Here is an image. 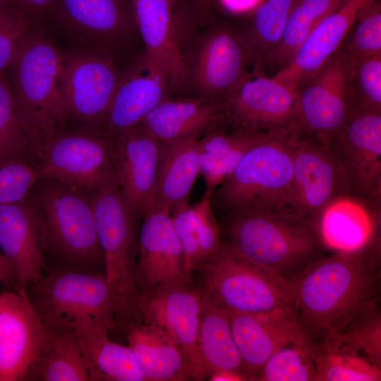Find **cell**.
Returning <instances> with one entry per match:
<instances>
[{
    "instance_id": "cell-8",
    "label": "cell",
    "mask_w": 381,
    "mask_h": 381,
    "mask_svg": "<svg viewBox=\"0 0 381 381\" xmlns=\"http://www.w3.org/2000/svg\"><path fill=\"white\" fill-rule=\"evenodd\" d=\"M35 166L40 178L94 196L119 184L116 139L102 129H64L37 152Z\"/></svg>"
},
{
    "instance_id": "cell-18",
    "label": "cell",
    "mask_w": 381,
    "mask_h": 381,
    "mask_svg": "<svg viewBox=\"0 0 381 381\" xmlns=\"http://www.w3.org/2000/svg\"><path fill=\"white\" fill-rule=\"evenodd\" d=\"M50 329L26 291L0 294V381L25 380Z\"/></svg>"
},
{
    "instance_id": "cell-30",
    "label": "cell",
    "mask_w": 381,
    "mask_h": 381,
    "mask_svg": "<svg viewBox=\"0 0 381 381\" xmlns=\"http://www.w3.org/2000/svg\"><path fill=\"white\" fill-rule=\"evenodd\" d=\"M267 131L234 129L225 123L207 131L198 140L200 174L204 178V195L214 190L234 171L245 154Z\"/></svg>"
},
{
    "instance_id": "cell-4",
    "label": "cell",
    "mask_w": 381,
    "mask_h": 381,
    "mask_svg": "<svg viewBox=\"0 0 381 381\" xmlns=\"http://www.w3.org/2000/svg\"><path fill=\"white\" fill-rule=\"evenodd\" d=\"M30 286L28 296L50 329L108 333L121 318L115 292L97 270L56 267Z\"/></svg>"
},
{
    "instance_id": "cell-44",
    "label": "cell",
    "mask_w": 381,
    "mask_h": 381,
    "mask_svg": "<svg viewBox=\"0 0 381 381\" xmlns=\"http://www.w3.org/2000/svg\"><path fill=\"white\" fill-rule=\"evenodd\" d=\"M381 367V314L378 308L352 323L338 335Z\"/></svg>"
},
{
    "instance_id": "cell-46",
    "label": "cell",
    "mask_w": 381,
    "mask_h": 381,
    "mask_svg": "<svg viewBox=\"0 0 381 381\" xmlns=\"http://www.w3.org/2000/svg\"><path fill=\"white\" fill-rule=\"evenodd\" d=\"M212 381H244L246 380L245 376L240 373L232 371H219L211 374L208 377Z\"/></svg>"
},
{
    "instance_id": "cell-27",
    "label": "cell",
    "mask_w": 381,
    "mask_h": 381,
    "mask_svg": "<svg viewBox=\"0 0 381 381\" xmlns=\"http://www.w3.org/2000/svg\"><path fill=\"white\" fill-rule=\"evenodd\" d=\"M146 59L169 80V96L180 97L183 75L174 35V4L169 0H131Z\"/></svg>"
},
{
    "instance_id": "cell-22",
    "label": "cell",
    "mask_w": 381,
    "mask_h": 381,
    "mask_svg": "<svg viewBox=\"0 0 381 381\" xmlns=\"http://www.w3.org/2000/svg\"><path fill=\"white\" fill-rule=\"evenodd\" d=\"M116 139L119 190L126 207L140 220L155 197L160 141L140 123Z\"/></svg>"
},
{
    "instance_id": "cell-16",
    "label": "cell",
    "mask_w": 381,
    "mask_h": 381,
    "mask_svg": "<svg viewBox=\"0 0 381 381\" xmlns=\"http://www.w3.org/2000/svg\"><path fill=\"white\" fill-rule=\"evenodd\" d=\"M296 92L261 72H251L229 94L223 109L225 123L246 131H270L290 128Z\"/></svg>"
},
{
    "instance_id": "cell-6",
    "label": "cell",
    "mask_w": 381,
    "mask_h": 381,
    "mask_svg": "<svg viewBox=\"0 0 381 381\" xmlns=\"http://www.w3.org/2000/svg\"><path fill=\"white\" fill-rule=\"evenodd\" d=\"M64 59L51 40L34 32L10 66L9 84L35 159L47 141L65 129L68 118L60 85Z\"/></svg>"
},
{
    "instance_id": "cell-7",
    "label": "cell",
    "mask_w": 381,
    "mask_h": 381,
    "mask_svg": "<svg viewBox=\"0 0 381 381\" xmlns=\"http://www.w3.org/2000/svg\"><path fill=\"white\" fill-rule=\"evenodd\" d=\"M93 197L43 178L28 194L42 223L46 253L54 256L59 267L94 271L104 266Z\"/></svg>"
},
{
    "instance_id": "cell-37",
    "label": "cell",
    "mask_w": 381,
    "mask_h": 381,
    "mask_svg": "<svg viewBox=\"0 0 381 381\" xmlns=\"http://www.w3.org/2000/svg\"><path fill=\"white\" fill-rule=\"evenodd\" d=\"M314 343L306 334L277 349L257 373L258 381H315Z\"/></svg>"
},
{
    "instance_id": "cell-20",
    "label": "cell",
    "mask_w": 381,
    "mask_h": 381,
    "mask_svg": "<svg viewBox=\"0 0 381 381\" xmlns=\"http://www.w3.org/2000/svg\"><path fill=\"white\" fill-rule=\"evenodd\" d=\"M292 159L290 210L294 214L315 222L321 210L340 195L335 159L327 145L300 135L294 131Z\"/></svg>"
},
{
    "instance_id": "cell-13",
    "label": "cell",
    "mask_w": 381,
    "mask_h": 381,
    "mask_svg": "<svg viewBox=\"0 0 381 381\" xmlns=\"http://www.w3.org/2000/svg\"><path fill=\"white\" fill-rule=\"evenodd\" d=\"M116 59L101 50L65 58L60 85L68 118L106 130L109 108L126 74Z\"/></svg>"
},
{
    "instance_id": "cell-21",
    "label": "cell",
    "mask_w": 381,
    "mask_h": 381,
    "mask_svg": "<svg viewBox=\"0 0 381 381\" xmlns=\"http://www.w3.org/2000/svg\"><path fill=\"white\" fill-rule=\"evenodd\" d=\"M229 313L246 380H254L277 349L305 334L292 303L260 313Z\"/></svg>"
},
{
    "instance_id": "cell-48",
    "label": "cell",
    "mask_w": 381,
    "mask_h": 381,
    "mask_svg": "<svg viewBox=\"0 0 381 381\" xmlns=\"http://www.w3.org/2000/svg\"><path fill=\"white\" fill-rule=\"evenodd\" d=\"M198 5L210 6L212 0H194Z\"/></svg>"
},
{
    "instance_id": "cell-50",
    "label": "cell",
    "mask_w": 381,
    "mask_h": 381,
    "mask_svg": "<svg viewBox=\"0 0 381 381\" xmlns=\"http://www.w3.org/2000/svg\"><path fill=\"white\" fill-rule=\"evenodd\" d=\"M3 6H4V4H3V1H2V0H0V10L3 7Z\"/></svg>"
},
{
    "instance_id": "cell-28",
    "label": "cell",
    "mask_w": 381,
    "mask_h": 381,
    "mask_svg": "<svg viewBox=\"0 0 381 381\" xmlns=\"http://www.w3.org/2000/svg\"><path fill=\"white\" fill-rule=\"evenodd\" d=\"M129 327L128 346L145 381L198 380L190 363L162 329L144 322Z\"/></svg>"
},
{
    "instance_id": "cell-31",
    "label": "cell",
    "mask_w": 381,
    "mask_h": 381,
    "mask_svg": "<svg viewBox=\"0 0 381 381\" xmlns=\"http://www.w3.org/2000/svg\"><path fill=\"white\" fill-rule=\"evenodd\" d=\"M171 222L181 246L186 268L191 274L200 270L223 243L210 198L203 195L197 203L174 213Z\"/></svg>"
},
{
    "instance_id": "cell-5",
    "label": "cell",
    "mask_w": 381,
    "mask_h": 381,
    "mask_svg": "<svg viewBox=\"0 0 381 381\" xmlns=\"http://www.w3.org/2000/svg\"><path fill=\"white\" fill-rule=\"evenodd\" d=\"M293 134L291 128L267 131L214 190L212 208L224 214L248 210L291 212Z\"/></svg>"
},
{
    "instance_id": "cell-23",
    "label": "cell",
    "mask_w": 381,
    "mask_h": 381,
    "mask_svg": "<svg viewBox=\"0 0 381 381\" xmlns=\"http://www.w3.org/2000/svg\"><path fill=\"white\" fill-rule=\"evenodd\" d=\"M169 96L167 75L144 54L121 82L109 108L106 130L115 138L140 123Z\"/></svg>"
},
{
    "instance_id": "cell-24",
    "label": "cell",
    "mask_w": 381,
    "mask_h": 381,
    "mask_svg": "<svg viewBox=\"0 0 381 381\" xmlns=\"http://www.w3.org/2000/svg\"><path fill=\"white\" fill-rule=\"evenodd\" d=\"M372 1L344 0L319 23L273 78L294 90L339 49L360 13Z\"/></svg>"
},
{
    "instance_id": "cell-9",
    "label": "cell",
    "mask_w": 381,
    "mask_h": 381,
    "mask_svg": "<svg viewBox=\"0 0 381 381\" xmlns=\"http://www.w3.org/2000/svg\"><path fill=\"white\" fill-rule=\"evenodd\" d=\"M201 291L229 312L260 313L292 303V286L223 242L200 269Z\"/></svg>"
},
{
    "instance_id": "cell-25",
    "label": "cell",
    "mask_w": 381,
    "mask_h": 381,
    "mask_svg": "<svg viewBox=\"0 0 381 381\" xmlns=\"http://www.w3.org/2000/svg\"><path fill=\"white\" fill-rule=\"evenodd\" d=\"M380 209L361 198L339 195L320 212L315 220L325 248L353 251L363 248L378 236Z\"/></svg>"
},
{
    "instance_id": "cell-10",
    "label": "cell",
    "mask_w": 381,
    "mask_h": 381,
    "mask_svg": "<svg viewBox=\"0 0 381 381\" xmlns=\"http://www.w3.org/2000/svg\"><path fill=\"white\" fill-rule=\"evenodd\" d=\"M353 68L338 49L295 87L296 102L291 128L297 134L329 145L355 109Z\"/></svg>"
},
{
    "instance_id": "cell-2",
    "label": "cell",
    "mask_w": 381,
    "mask_h": 381,
    "mask_svg": "<svg viewBox=\"0 0 381 381\" xmlns=\"http://www.w3.org/2000/svg\"><path fill=\"white\" fill-rule=\"evenodd\" d=\"M210 6L194 0L174 4V35L181 64V97L212 100L223 106L239 83L258 68L253 50L243 25L216 17Z\"/></svg>"
},
{
    "instance_id": "cell-14",
    "label": "cell",
    "mask_w": 381,
    "mask_h": 381,
    "mask_svg": "<svg viewBox=\"0 0 381 381\" xmlns=\"http://www.w3.org/2000/svg\"><path fill=\"white\" fill-rule=\"evenodd\" d=\"M190 282L169 284L140 294L136 315L166 332L192 365L198 380H202L207 378L198 349L202 291Z\"/></svg>"
},
{
    "instance_id": "cell-39",
    "label": "cell",
    "mask_w": 381,
    "mask_h": 381,
    "mask_svg": "<svg viewBox=\"0 0 381 381\" xmlns=\"http://www.w3.org/2000/svg\"><path fill=\"white\" fill-rule=\"evenodd\" d=\"M0 158H21L35 165L30 139L4 74L0 75Z\"/></svg>"
},
{
    "instance_id": "cell-26",
    "label": "cell",
    "mask_w": 381,
    "mask_h": 381,
    "mask_svg": "<svg viewBox=\"0 0 381 381\" xmlns=\"http://www.w3.org/2000/svg\"><path fill=\"white\" fill-rule=\"evenodd\" d=\"M161 142L200 140L225 123L222 104L193 97H167L139 123Z\"/></svg>"
},
{
    "instance_id": "cell-33",
    "label": "cell",
    "mask_w": 381,
    "mask_h": 381,
    "mask_svg": "<svg viewBox=\"0 0 381 381\" xmlns=\"http://www.w3.org/2000/svg\"><path fill=\"white\" fill-rule=\"evenodd\" d=\"M107 334H74L90 380L145 381L129 346L110 340Z\"/></svg>"
},
{
    "instance_id": "cell-41",
    "label": "cell",
    "mask_w": 381,
    "mask_h": 381,
    "mask_svg": "<svg viewBox=\"0 0 381 381\" xmlns=\"http://www.w3.org/2000/svg\"><path fill=\"white\" fill-rule=\"evenodd\" d=\"M32 16L10 6L0 10V75L11 66L24 42L34 32Z\"/></svg>"
},
{
    "instance_id": "cell-19",
    "label": "cell",
    "mask_w": 381,
    "mask_h": 381,
    "mask_svg": "<svg viewBox=\"0 0 381 381\" xmlns=\"http://www.w3.org/2000/svg\"><path fill=\"white\" fill-rule=\"evenodd\" d=\"M54 5L71 29L115 58L137 42L144 46L131 0H56Z\"/></svg>"
},
{
    "instance_id": "cell-17",
    "label": "cell",
    "mask_w": 381,
    "mask_h": 381,
    "mask_svg": "<svg viewBox=\"0 0 381 381\" xmlns=\"http://www.w3.org/2000/svg\"><path fill=\"white\" fill-rule=\"evenodd\" d=\"M0 250L8 267V284L16 291H26L47 269L42 223L28 195L0 205Z\"/></svg>"
},
{
    "instance_id": "cell-47",
    "label": "cell",
    "mask_w": 381,
    "mask_h": 381,
    "mask_svg": "<svg viewBox=\"0 0 381 381\" xmlns=\"http://www.w3.org/2000/svg\"><path fill=\"white\" fill-rule=\"evenodd\" d=\"M0 272L5 276V282L8 283V267L6 261L0 250Z\"/></svg>"
},
{
    "instance_id": "cell-15",
    "label": "cell",
    "mask_w": 381,
    "mask_h": 381,
    "mask_svg": "<svg viewBox=\"0 0 381 381\" xmlns=\"http://www.w3.org/2000/svg\"><path fill=\"white\" fill-rule=\"evenodd\" d=\"M141 219L135 269L139 295L160 286L191 282L169 210L154 197Z\"/></svg>"
},
{
    "instance_id": "cell-42",
    "label": "cell",
    "mask_w": 381,
    "mask_h": 381,
    "mask_svg": "<svg viewBox=\"0 0 381 381\" xmlns=\"http://www.w3.org/2000/svg\"><path fill=\"white\" fill-rule=\"evenodd\" d=\"M39 179L32 162L21 158H0V205L25 198Z\"/></svg>"
},
{
    "instance_id": "cell-1",
    "label": "cell",
    "mask_w": 381,
    "mask_h": 381,
    "mask_svg": "<svg viewBox=\"0 0 381 381\" xmlns=\"http://www.w3.org/2000/svg\"><path fill=\"white\" fill-rule=\"evenodd\" d=\"M380 243L323 255L293 284V307L313 343L342 334L380 308Z\"/></svg>"
},
{
    "instance_id": "cell-29",
    "label": "cell",
    "mask_w": 381,
    "mask_h": 381,
    "mask_svg": "<svg viewBox=\"0 0 381 381\" xmlns=\"http://www.w3.org/2000/svg\"><path fill=\"white\" fill-rule=\"evenodd\" d=\"M199 140L161 142L155 197L171 215L188 206L200 174Z\"/></svg>"
},
{
    "instance_id": "cell-38",
    "label": "cell",
    "mask_w": 381,
    "mask_h": 381,
    "mask_svg": "<svg viewBox=\"0 0 381 381\" xmlns=\"http://www.w3.org/2000/svg\"><path fill=\"white\" fill-rule=\"evenodd\" d=\"M296 0H260L249 22L242 25L260 71L263 58L280 41Z\"/></svg>"
},
{
    "instance_id": "cell-34",
    "label": "cell",
    "mask_w": 381,
    "mask_h": 381,
    "mask_svg": "<svg viewBox=\"0 0 381 381\" xmlns=\"http://www.w3.org/2000/svg\"><path fill=\"white\" fill-rule=\"evenodd\" d=\"M27 380L90 381L74 334L68 331L50 329L44 344L28 371Z\"/></svg>"
},
{
    "instance_id": "cell-45",
    "label": "cell",
    "mask_w": 381,
    "mask_h": 381,
    "mask_svg": "<svg viewBox=\"0 0 381 381\" xmlns=\"http://www.w3.org/2000/svg\"><path fill=\"white\" fill-rule=\"evenodd\" d=\"M4 5L13 6L36 16L52 8L56 0H2Z\"/></svg>"
},
{
    "instance_id": "cell-32",
    "label": "cell",
    "mask_w": 381,
    "mask_h": 381,
    "mask_svg": "<svg viewBox=\"0 0 381 381\" xmlns=\"http://www.w3.org/2000/svg\"><path fill=\"white\" fill-rule=\"evenodd\" d=\"M198 349L207 378L214 373L223 370L242 373L229 313L202 291Z\"/></svg>"
},
{
    "instance_id": "cell-36",
    "label": "cell",
    "mask_w": 381,
    "mask_h": 381,
    "mask_svg": "<svg viewBox=\"0 0 381 381\" xmlns=\"http://www.w3.org/2000/svg\"><path fill=\"white\" fill-rule=\"evenodd\" d=\"M344 0H296L289 13L282 38L260 65L276 73L285 66L311 31Z\"/></svg>"
},
{
    "instance_id": "cell-12",
    "label": "cell",
    "mask_w": 381,
    "mask_h": 381,
    "mask_svg": "<svg viewBox=\"0 0 381 381\" xmlns=\"http://www.w3.org/2000/svg\"><path fill=\"white\" fill-rule=\"evenodd\" d=\"M327 147L337 166L340 195L380 209L381 111L355 109Z\"/></svg>"
},
{
    "instance_id": "cell-35",
    "label": "cell",
    "mask_w": 381,
    "mask_h": 381,
    "mask_svg": "<svg viewBox=\"0 0 381 381\" xmlns=\"http://www.w3.org/2000/svg\"><path fill=\"white\" fill-rule=\"evenodd\" d=\"M315 381H380L381 367L340 336L314 343Z\"/></svg>"
},
{
    "instance_id": "cell-43",
    "label": "cell",
    "mask_w": 381,
    "mask_h": 381,
    "mask_svg": "<svg viewBox=\"0 0 381 381\" xmlns=\"http://www.w3.org/2000/svg\"><path fill=\"white\" fill-rule=\"evenodd\" d=\"M352 92L355 109L381 111V54L353 64Z\"/></svg>"
},
{
    "instance_id": "cell-49",
    "label": "cell",
    "mask_w": 381,
    "mask_h": 381,
    "mask_svg": "<svg viewBox=\"0 0 381 381\" xmlns=\"http://www.w3.org/2000/svg\"><path fill=\"white\" fill-rule=\"evenodd\" d=\"M1 282H5V276L3 273L0 272V283Z\"/></svg>"
},
{
    "instance_id": "cell-40",
    "label": "cell",
    "mask_w": 381,
    "mask_h": 381,
    "mask_svg": "<svg viewBox=\"0 0 381 381\" xmlns=\"http://www.w3.org/2000/svg\"><path fill=\"white\" fill-rule=\"evenodd\" d=\"M339 49L356 62L381 54V1L373 0L360 13Z\"/></svg>"
},
{
    "instance_id": "cell-11",
    "label": "cell",
    "mask_w": 381,
    "mask_h": 381,
    "mask_svg": "<svg viewBox=\"0 0 381 381\" xmlns=\"http://www.w3.org/2000/svg\"><path fill=\"white\" fill-rule=\"evenodd\" d=\"M97 238L104 274L117 297L121 318L136 316L139 290L136 282L138 223L126 207L119 184L93 197Z\"/></svg>"
},
{
    "instance_id": "cell-51",
    "label": "cell",
    "mask_w": 381,
    "mask_h": 381,
    "mask_svg": "<svg viewBox=\"0 0 381 381\" xmlns=\"http://www.w3.org/2000/svg\"><path fill=\"white\" fill-rule=\"evenodd\" d=\"M173 4L178 0H169Z\"/></svg>"
},
{
    "instance_id": "cell-3",
    "label": "cell",
    "mask_w": 381,
    "mask_h": 381,
    "mask_svg": "<svg viewBox=\"0 0 381 381\" xmlns=\"http://www.w3.org/2000/svg\"><path fill=\"white\" fill-rule=\"evenodd\" d=\"M225 216L224 242L244 258L291 286L324 255L315 222L289 212L248 210Z\"/></svg>"
}]
</instances>
